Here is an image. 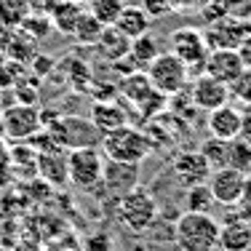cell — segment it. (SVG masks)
Segmentation results:
<instances>
[{"label":"cell","mask_w":251,"mask_h":251,"mask_svg":"<svg viewBox=\"0 0 251 251\" xmlns=\"http://www.w3.org/2000/svg\"><path fill=\"white\" fill-rule=\"evenodd\" d=\"M238 136L251 145V112H243V123H241V134Z\"/></svg>","instance_id":"41"},{"label":"cell","mask_w":251,"mask_h":251,"mask_svg":"<svg viewBox=\"0 0 251 251\" xmlns=\"http://www.w3.org/2000/svg\"><path fill=\"white\" fill-rule=\"evenodd\" d=\"M238 53H241L243 64H246V67H251V35H249V38L241 43V49H238Z\"/></svg>","instance_id":"42"},{"label":"cell","mask_w":251,"mask_h":251,"mask_svg":"<svg viewBox=\"0 0 251 251\" xmlns=\"http://www.w3.org/2000/svg\"><path fill=\"white\" fill-rule=\"evenodd\" d=\"M227 166L243 171V174H251V145L243 142L241 136L230 142V152H227Z\"/></svg>","instance_id":"31"},{"label":"cell","mask_w":251,"mask_h":251,"mask_svg":"<svg viewBox=\"0 0 251 251\" xmlns=\"http://www.w3.org/2000/svg\"><path fill=\"white\" fill-rule=\"evenodd\" d=\"M235 208H238V217H243V219H249V222H251V174H246L241 201L235 203Z\"/></svg>","instance_id":"38"},{"label":"cell","mask_w":251,"mask_h":251,"mask_svg":"<svg viewBox=\"0 0 251 251\" xmlns=\"http://www.w3.org/2000/svg\"><path fill=\"white\" fill-rule=\"evenodd\" d=\"M243 67H246V64H243L238 49H214V51H208V59H206L203 73L230 86V83L243 73Z\"/></svg>","instance_id":"16"},{"label":"cell","mask_w":251,"mask_h":251,"mask_svg":"<svg viewBox=\"0 0 251 251\" xmlns=\"http://www.w3.org/2000/svg\"><path fill=\"white\" fill-rule=\"evenodd\" d=\"M101 32H104V25H101L97 16L91 14V11H86V14L80 16V22H77L73 38H75L80 46H97V40L101 38Z\"/></svg>","instance_id":"26"},{"label":"cell","mask_w":251,"mask_h":251,"mask_svg":"<svg viewBox=\"0 0 251 251\" xmlns=\"http://www.w3.org/2000/svg\"><path fill=\"white\" fill-rule=\"evenodd\" d=\"M174 243L179 251L219 249V219L201 211H182L174 219Z\"/></svg>","instance_id":"1"},{"label":"cell","mask_w":251,"mask_h":251,"mask_svg":"<svg viewBox=\"0 0 251 251\" xmlns=\"http://www.w3.org/2000/svg\"><path fill=\"white\" fill-rule=\"evenodd\" d=\"M145 73H147V77H150L155 91L166 94V97L182 94L184 86H187V77H190L187 64H184L179 56H174L171 51H160Z\"/></svg>","instance_id":"6"},{"label":"cell","mask_w":251,"mask_h":251,"mask_svg":"<svg viewBox=\"0 0 251 251\" xmlns=\"http://www.w3.org/2000/svg\"><path fill=\"white\" fill-rule=\"evenodd\" d=\"M169 51L179 56L184 64H187V70H193V73H203V67H206V59H208V43L206 38H203V29L198 27H179L174 32L169 35Z\"/></svg>","instance_id":"7"},{"label":"cell","mask_w":251,"mask_h":251,"mask_svg":"<svg viewBox=\"0 0 251 251\" xmlns=\"http://www.w3.org/2000/svg\"><path fill=\"white\" fill-rule=\"evenodd\" d=\"M0 59H3V53H0Z\"/></svg>","instance_id":"47"},{"label":"cell","mask_w":251,"mask_h":251,"mask_svg":"<svg viewBox=\"0 0 251 251\" xmlns=\"http://www.w3.org/2000/svg\"><path fill=\"white\" fill-rule=\"evenodd\" d=\"M126 5H128L126 0H91V3H88V11H91L104 27H110L118 22V16L123 14Z\"/></svg>","instance_id":"29"},{"label":"cell","mask_w":251,"mask_h":251,"mask_svg":"<svg viewBox=\"0 0 251 251\" xmlns=\"http://www.w3.org/2000/svg\"><path fill=\"white\" fill-rule=\"evenodd\" d=\"M214 195L208 190V184H193L184 190V211H201V214H211L214 206Z\"/></svg>","instance_id":"27"},{"label":"cell","mask_w":251,"mask_h":251,"mask_svg":"<svg viewBox=\"0 0 251 251\" xmlns=\"http://www.w3.org/2000/svg\"><path fill=\"white\" fill-rule=\"evenodd\" d=\"M139 8L145 11L150 19H163V16L174 14L171 0H139Z\"/></svg>","instance_id":"36"},{"label":"cell","mask_w":251,"mask_h":251,"mask_svg":"<svg viewBox=\"0 0 251 251\" xmlns=\"http://www.w3.org/2000/svg\"><path fill=\"white\" fill-rule=\"evenodd\" d=\"M64 75H67V80L73 83L77 91H86V88L91 86V70H88V64L80 62V59H67V62H64Z\"/></svg>","instance_id":"32"},{"label":"cell","mask_w":251,"mask_h":251,"mask_svg":"<svg viewBox=\"0 0 251 251\" xmlns=\"http://www.w3.org/2000/svg\"><path fill=\"white\" fill-rule=\"evenodd\" d=\"M99 147H101L107 160H123V163H142L155 150L150 134L145 128H139V126H131V123L104 134Z\"/></svg>","instance_id":"2"},{"label":"cell","mask_w":251,"mask_h":251,"mask_svg":"<svg viewBox=\"0 0 251 251\" xmlns=\"http://www.w3.org/2000/svg\"><path fill=\"white\" fill-rule=\"evenodd\" d=\"M91 123L99 128V134H110V131L121 128L128 123V115L123 112V107H118L115 101H94L91 104Z\"/></svg>","instance_id":"21"},{"label":"cell","mask_w":251,"mask_h":251,"mask_svg":"<svg viewBox=\"0 0 251 251\" xmlns=\"http://www.w3.org/2000/svg\"><path fill=\"white\" fill-rule=\"evenodd\" d=\"M190 99H193V104L198 107L203 112H211L217 110V107H222L230 101V88H227V83L217 80V77L201 73L195 77L193 83V91H190Z\"/></svg>","instance_id":"13"},{"label":"cell","mask_w":251,"mask_h":251,"mask_svg":"<svg viewBox=\"0 0 251 251\" xmlns=\"http://www.w3.org/2000/svg\"><path fill=\"white\" fill-rule=\"evenodd\" d=\"M22 29H25L27 35H32L35 40H43L46 35L53 29V25H51V16H46V14H27L25 19H22V25H19Z\"/></svg>","instance_id":"34"},{"label":"cell","mask_w":251,"mask_h":251,"mask_svg":"<svg viewBox=\"0 0 251 251\" xmlns=\"http://www.w3.org/2000/svg\"><path fill=\"white\" fill-rule=\"evenodd\" d=\"M118 91H121L123 97L136 107L142 99L147 97V94L152 91V83H150V77H147L145 70H134V73L123 75V80L118 83Z\"/></svg>","instance_id":"25"},{"label":"cell","mask_w":251,"mask_h":251,"mask_svg":"<svg viewBox=\"0 0 251 251\" xmlns=\"http://www.w3.org/2000/svg\"><path fill=\"white\" fill-rule=\"evenodd\" d=\"M158 53H160L158 38H152L150 32H145V35H139V38L131 40V51H128V56H126V59L131 62V67H134V70H147Z\"/></svg>","instance_id":"22"},{"label":"cell","mask_w":251,"mask_h":251,"mask_svg":"<svg viewBox=\"0 0 251 251\" xmlns=\"http://www.w3.org/2000/svg\"><path fill=\"white\" fill-rule=\"evenodd\" d=\"M243 182H246V174L232 166H222V169H214L211 176H208V190H211L214 201L222 203V206H235L241 201L243 193Z\"/></svg>","instance_id":"11"},{"label":"cell","mask_w":251,"mask_h":251,"mask_svg":"<svg viewBox=\"0 0 251 251\" xmlns=\"http://www.w3.org/2000/svg\"><path fill=\"white\" fill-rule=\"evenodd\" d=\"M211 0H171L174 11H182V14H201Z\"/></svg>","instance_id":"39"},{"label":"cell","mask_w":251,"mask_h":251,"mask_svg":"<svg viewBox=\"0 0 251 251\" xmlns=\"http://www.w3.org/2000/svg\"><path fill=\"white\" fill-rule=\"evenodd\" d=\"M115 214L121 219L123 227H128L131 232H147L158 222V201L152 198V193H147L145 187H134L131 193H126L123 198L115 201Z\"/></svg>","instance_id":"3"},{"label":"cell","mask_w":251,"mask_h":251,"mask_svg":"<svg viewBox=\"0 0 251 251\" xmlns=\"http://www.w3.org/2000/svg\"><path fill=\"white\" fill-rule=\"evenodd\" d=\"M83 14H86V5L75 3V0H56V3L49 5L51 25H53V29H59L62 35H73Z\"/></svg>","instance_id":"19"},{"label":"cell","mask_w":251,"mask_h":251,"mask_svg":"<svg viewBox=\"0 0 251 251\" xmlns=\"http://www.w3.org/2000/svg\"><path fill=\"white\" fill-rule=\"evenodd\" d=\"M150 22H152V19L139 8V5H126L123 14L118 16L115 27L121 29L123 35H128V38L134 40V38H139V35L150 32Z\"/></svg>","instance_id":"24"},{"label":"cell","mask_w":251,"mask_h":251,"mask_svg":"<svg viewBox=\"0 0 251 251\" xmlns=\"http://www.w3.org/2000/svg\"><path fill=\"white\" fill-rule=\"evenodd\" d=\"M0 139H5V121H3V110H0Z\"/></svg>","instance_id":"43"},{"label":"cell","mask_w":251,"mask_h":251,"mask_svg":"<svg viewBox=\"0 0 251 251\" xmlns=\"http://www.w3.org/2000/svg\"><path fill=\"white\" fill-rule=\"evenodd\" d=\"M0 53L5 59H14V62L32 64V59L38 56V40L27 35L22 27H8L0 35Z\"/></svg>","instance_id":"14"},{"label":"cell","mask_w":251,"mask_h":251,"mask_svg":"<svg viewBox=\"0 0 251 251\" xmlns=\"http://www.w3.org/2000/svg\"><path fill=\"white\" fill-rule=\"evenodd\" d=\"M14 97H16V101H19V104H38V97H40V94H38V83H35L32 73H29L25 80L16 83Z\"/></svg>","instance_id":"35"},{"label":"cell","mask_w":251,"mask_h":251,"mask_svg":"<svg viewBox=\"0 0 251 251\" xmlns=\"http://www.w3.org/2000/svg\"><path fill=\"white\" fill-rule=\"evenodd\" d=\"M49 134L53 136L59 147L64 150H77V147H99L101 145V134L99 128L91 123V118H80V115H59L49 128Z\"/></svg>","instance_id":"5"},{"label":"cell","mask_w":251,"mask_h":251,"mask_svg":"<svg viewBox=\"0 0 251 251\" xmlns=\"http://www.w3.org/2000/svg\"><path fill=\"white\" fill-rule=\"evenodd\" d=\"M251 246V222L243 217H227L219 225V249L222 251H246Z\"/></svg>","instance_id":"18"},{"label":"cell","mask_w":251,"mask_h":251,"mask_svg":"<svg viewBox=\"0 0 251 251\" xmlns=\"http://www.w3.org/2000/svg\"><path fill=\"white\" fill-rule=\"evenodd\" d=\"M246 251H251V246H249V249H246Z\"/></svg>","instance_id":"46"},{"label":"cell","mask_w":251,"mask_h":251,"mask_svg":"<svg viewBox=\"0 0 251 251\" xmlns=\"http://www.w3.org/2000/svg\"><path fill=\"white\" fill-rule=\"evenodd\" d=\"M75 3H80V5H88V3H91V0H75Z\"/></svg>","instance_id":"45"},{"label":"cell","mask_w":251,"mask_h":251,"mask_svg":"<svg viewBox=\"0 0 251 251\" xmlns=\"http://www.w3.org/2000/svg\"><path fill=\"white\" fill-rule=\"evenodd\" d=\"M38 179H43L53 190L67 187L70 171H67V150L64 147H51V150L38 152Z\"/></svg>","instance_id":"15"},{"label":"cell","mask_w":251,"mask_h":251,"mask_svg":"<svg viewBox=\"0 0 251 251\" xmlns=\"http://www.w3.org/2000/svg\"><path fill=\"white\" fill-rule=\"evenodd\" d=\"M29 75V67L14 59H0V91H14L16 83Z\"/></svg>","instance_id":"28"},{"label":"cell","mask_w":251,"mask_h":251,"mask_svg":"<svg viewBox=\"0 0 251 251\" xmlns=\"http://www.w3.org/2000/svg\"><path fill=\"white\" fill-rule=\"evenodd\" d=\"M3 121H5V139H14V142H29L40 128H43L38 104H11V107H5Z\"/></svg>","instance_id":"9"},{"label":"cell","mask_w":251,"mask_h":251,"mask_svg":"<svg viewBox=\"0 0 251 251\" xmlns=\"http://www.w3.org/2000/svg\"><path fill=\"white\" fill-rule=\"evenodd\" d=\"M230 99L241 107H251V67H243V73L230 83Z\"/></svg>","instance_id":"33"},{"label":"cell","mask_w":251,"mask_h":251,"mask_svg":"<svg viewBox=\"0 0 251 251\" xmlns=\"http://www.w3.org/2000/svg\"><path fill=\"white\" fill-rule=\"evenodd\" d=\"M67 171L70 184L83 193H94L104 174V152L101 147H77L67 150Z\"/></svg>","instance_id":"4"},{"label":"cell","mask_w":251,"mask_h":251,"mask_svg":"<svg viewBox=\"0 0 251 251\" xmlns=\"http://www.w3.org/2000/svg\"><path fill=\"white\" fill-rule=\"evenodd\" d=\"M241 123H243V112L238 110L235 104H222L217 107V110L208 112V131H211V136H217V139H225V142H232L238 139V134H241Z\"/></svg>","instance_id":"17"},{"label":"cell","mask_w":251,"mask_h":251,"mask_svg":"<svg viewBox=\"0 0 251 251\" xmlns=\"http://www.w3.org/2000/svg\"><path fill=\"white\" fill-rule=\"evenodd\" d=\"M101 56L107 59V62H121V59L128 56V51H131V38L128 35H123L121 29H118L115 25H110V27H104V32H101V38L97 40V46H94Z\"/></svg>","instance_id":"20"},{"label":"cell","mask_w":251,"mask_h":251,"mask_svg":"<svg viewBox=\"0 0 251 251\" xmlns=\"http://www.w3.org/2000/svg\"><path fill=\"white\" fill-rule=\"evenodd\" d=\"M83 251H112V238L107 232H94V235L86 238Z\"/></svg>","instance_id":"37"},{"label":"cell","mask_w":251,"mask_h":251,"mask_svg":"<svg viewBox=\"0 0 251 251\" xmlns=\"http://www.w3.org/2000/svg\"><path fill=\"white\" fill-rule=\"evenodd\" d=\"M251 35V22L246 19H232V16H222V19L211 22L203 29L208 49H241V43Z\"/></svg>","instance_id":"10"},{"label":"cell","mask_w":251,"mask_h":251,"mask_svg":"<svg viewBox=\"0 0 251 251\" xmlns=\"http://www.w3.org/2000/svg\"><path fill=\"white\" fill-rule=\"evenodd\" d=\"M174 179L176 184H182L184 190L193 187V184H206L211 176V166L203 158L201 150H184L174 158Z\"/></svg>","instance_id":"12"},{"label":"cell","mask_w":251,"mask_h":251,"mask_svg":"<svg viewBox=\"0 0 251 251\" xmlns=\"http://www.w3.org/2000/svg\"><path fill=\"white\" fill-rule=\"evenodd\" d=\"M8 166L14 169L16 176H25V179H38V152H35V147L25 145V142H19V145L11 150L8 155Z\"/></svg>","instance_id":"23"},{"label":"cell","mask_w":251,"mask_h":251,"mask_svg":"<svg viewBox=\"0 0 251 251\" xmlns=\"http://www.w3.org/2000/svg\"><path fill=\"white\" fill-rule=\"evenodd\" d=\"M134 251H152V249H147V246H142V243H136V246H134Z\"/></svg>","instance_id":"44"},{"label":"cell","mask_w":251,"mask_h":251,"mask_svg":"<svg viewBox=\"0 0 251 251\" xmlns=\"http://www.w3.org/2000/svg\"><path fill=\"white\" fill-rule=\"evenodd\" d=\"M134 187H139V163H123V160L104 158V174H101V182L94 193L101 198L118 201Z\"/></svg>","instance_id":"8"},{"label":"cell","mask_w":251,"mask_h":251,"mask_svg":"<svg viewBox=\"0 0 251 251\" xmlns=\"http://www.w3.org/2000/svg\"><path fill=\"white\" fill-rule=\"evenodd\" d=\"M53 64H56V62H53L51 56H40V53H38V56L32 59V75H49L53 70Z\"/></svg>","instance_id":"40"},{"label":"cell","mask_w":251,"mask_h":251,"mask_svg":"<svg viewBox=\"0 0 251 251\" xmlns=\"http://www.w3.org/2000/svg\"><path fill=\"white\" fill-rule=\"evenodd\" d=\"M201 152H203V158L208 160L211 171H214V169H222V166H227V152H230V142L217 139V136H208V139L201 145Z\"/></svg>","instance_id":"30"}]
</instances>
